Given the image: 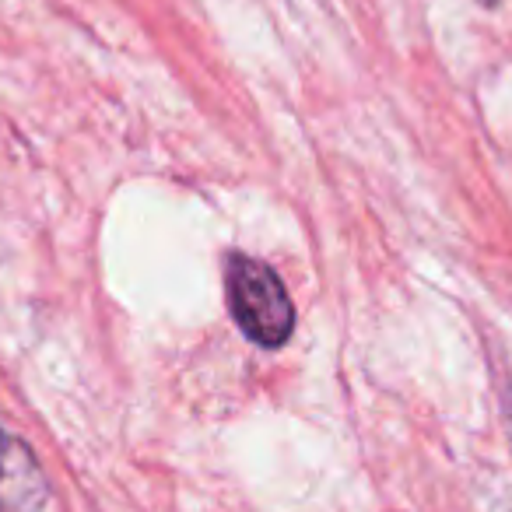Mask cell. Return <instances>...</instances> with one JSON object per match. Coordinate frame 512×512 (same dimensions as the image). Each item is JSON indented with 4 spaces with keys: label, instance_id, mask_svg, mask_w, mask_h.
Returning <instances> with one entry per match:
<instances>
[{
    "label": "cell",
    "instance_id": "2",
    "mask_svg": "<svg viewBox=\"0 0 512 512\" xmlns=\"http://www.w3.org/2000/svg\"><path fill=\"white\" fill-rule=\"evenodd\" d=\"M50 484L36 453L15 435H0V512H43Z\"/></svg>",
    "mask_w": 512,
    "mask_h": 512
},
{
    "label": "cell",
    "instance_id": "1",
    "mask_svg": "<svg viewBox=\"0 0 512 512\" xmlns=\"http://www.w3.org/2000/svg\"><path fill=\"white\" fill-rule=\"evenodd\" d=\"M225 299L235 327L260 348H281L295 330V306L271 264L246 253H228Z\"/></svg>",
    "mask_w": 512,
    "mask_h": 512
},
{
    "label": "cell",
    "instance_id": "4",
    "mask_svg": "<svg viewBox=\"0 0 512 512\" xmlns=\"http://www.w3.org/2000/svg\"><path fill=\"white\" fill-rule=\"evenodd\" d=\"M484 4H491V0H484Z\"/></svg>",
    "mask_w": 512,
    "mask_h": 512
},
{
    "label": "cell",
    "instance_id": "3",
    "mask_svg": "<svg viewBox=\"0 0 512 512\" xmlns=\"http://www.w3.org/2000/svg\"><path fill=\"white\" fill-rule=\"evenodd\" d=\"M502 404H505V432H509V442H512V383H505Z\"/></svg>",
    "mask_w": 512,
    "mask_h": 512
}]
</instances>
